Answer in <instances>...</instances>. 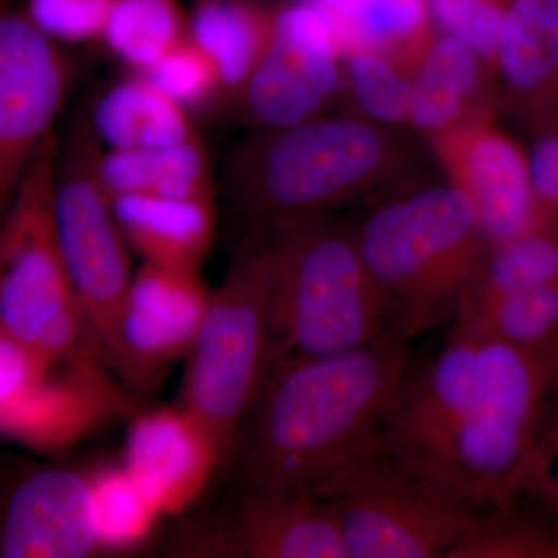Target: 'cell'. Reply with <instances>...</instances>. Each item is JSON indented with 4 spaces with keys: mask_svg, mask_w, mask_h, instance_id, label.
I'll use <instances>...</instances> for the list:
<instances>
[{
    "mask_svg": "<svg viewBox=\"0 0 558 558\" xmlns=\"http://www.w3.org/2000/svg\"><path fill=\"white\" fill-rule=\"evenodd\" d=\"M409 377L391 333L267 371L231 458L241 488L315 494L379 438Z\"/></svg>",
    "mask_w": 558,
    "mask_h": 558,
    "instance_id": "6da1fadb",
    "label": "cell"
},
{
    "mask_svg": "<svg viewBox=\"0 0 558 558\" xmlns=\"http://www.w3.org/2000/svg\"><path fill=\"white\" fill-rule=\"evenodd\" d=\"M355 234L385 329L407 344L453 323L488 248L473 202L459 185L381 205Z\"/></svg>",
    "mask_w": 558,
    "mask_h": 558,
    "instance_id": "7a4b0ae2",
    "label": "cell"
},
{
    "mask_svg": "<svg viewBox=\"0 0 558 558\" xmlns=\"http://www.w3.org/2000/svg\"><path fill=\"white\" fill-rule=\"evenodd\" d=\"M259 227L253 241L269 289L267 371L387 336L355 230L323 215L264 220Z\"/></svg>",
    "mask_w": 558,
    "mask_h": 558,
    "instance_id": "3957f363",
    "label": "cell"
},
{
    "mask_svg": "<svg viewBox=\"0 0 558 558\" xmlns=\"http://www.w3.org/2000/svg\"><path fill=\"white\" fill-rule=\"evenodd\" d=\"M475 337V377L436 481L470 508L481 510L523 497L556 398L558 343L519 348Z\"/></svg>",
    "mask_w": 558,
    "mask_h": 558,
    "instance_id": "277c9868",
    "label": "cell"
},
{
    "mask_svg": "<svg viewBox=\"0 0 558 558\" xmlns=\"http://www.w3.org/2000/svg\"><path fill=\"white\" fill-rule=\"evenodd\" d=\"M58 150L53 132L0 223V330L53 368L102 374L106 362L81 314L54 230Z\"/></svg>",
    "mask_w": 558,
    "mask_h": 558,
    "instance_id": "5b68a950",
    "label": "cell"
},
{
    "mask_svg": "<svg viewBox=\"0 0 558 558\" xmlns=\"http://www.w3.org/2000/svg\"><path fill=\"white\" fill-rule=\"evenodd\" d=\"M387 149L384 135L357 120L312 119L269 130L231 156L227 193L238 211L258 222L323 215L368 185Z\"/></svg>",
    "mask_w": 558,
    "mask_h": 558,
    "instance_id": "8992f818",
    "label": "cell"
},
{
    "mask_svg": "<svg viewBox=\"0 0 558 558\" xmlns=\"http://www.w3.org/2000/svg\"><path fill=\"white\" fill-rule=\"evenodd\" d=\"M266 267L255 241L231 260L185 357L179 405L208 433L222 462L231 461L269 362Z\"/></svg>",
    "mask_w": 558,
    "mask_h": 558,
    "instance_id": "52a82bcc",
    "label": "cell"
},
{
    "mask_svg": "<svg viewBox=\"0 0 558 558\" xmlns=\"http://www.w3.org/2000/svg\"><path fill=\"white\" fill-rule=\"evenodd\" d=\"M314 495L332 512L348 558H450L478 512L379 438Z\"/></svg>",
    "mask_w": 558,
    "mask_h": 558,
    "instance_id": "ba28073f",
    "label": "cell"
},
{
    "mask_svg": "<svg viewBox=\"0 0 558 558\" xmlns=\"http://www.w3.org/2000/svg\"><path fill=\"white\" fill-rule=\"evenodd\" d=\"M105 145L90 117H80L60 142L53 219L62 260L95 347L112 362L117 325L134 271L130 245L102 174Z\"/></svg>",
    "mask_w": 558,
    "mask_h": 558,
    "instance_id": "9c48e42d",
    "label": "cell"
},
{
    "mask_svg": "<svg viewBox=\"0 0 558 558\" xmlns=\"http://www.w3.org/2000/svg\"><path fill=\"white\" fill-rule=\"evenodd\" d=\"M72 70L24 14H0V223L68 98Z\"/></svg>",
    "mask_w": 558,
    "mask_h": 558,
    "instance_id": "30bf717a",
    "label": "cell"
},
{
    "mask_svg": "<svg viewBox=\"0 0 558 558\" xmlns=\"http://www.w3.org/2000/svg\"><path fill=\"white\" fill-rule=\"evenodd\" d=\"M341 50L336 25L314 0L282 11L269 46L240 90L248 116L267 130L315 119L339 86Z\"/></svg>",
    "mask_w": 558,
    "mask_h": 558,
    "instance_id": "8fae6325",
    "label": "cell"
},
{
    "mask_svg": "<svg viewBox=\"0 0 558 558\" xmlns=\"http://www.w3.org/2000/svg\"><path fill=\"white\" fill-rule=\"evenodd\" d=\"M209 293L201 271L143 263L120 312L110 368L132 388L156 385L172 363L189 354Z\"/></svg>",
    "mask_w": 558,
    "mask_h": 558,
    "instance_id": "7c38bea8",
    "label": "cell"
},
{
    "mask_svg": "<svg viewBox=\"0 0 558 558\" xmlns=\"http://www.w3.org/2000/svg\"><path fill=\"white\" fill-rule=\"evenodd\" d=\"M196 553L242 558H348L339 526L310 492L241 488L236 505Z\"/></svg>",
    "mask_w": 558,
    "mask_h": 558,
    "instance_id": "4fadbf2b",
    "label": "cell"
},
{
    "mask_svg": "<svg viewBox=\"0 0 558 558\" xmlns=\"http://www.w3.org/2000/svg\"><path fill=\"white\" fill-rule=\"evenodd\" d=\"M98 549L89 478L44 468L11 488L0 512V557L83 558Z\"/></svg>",
    "mask_w": 558,
    "mask_h": 558,
    "instance_id": "5bb4252c",
    "label": "cell"
},
{
    "mask_svg": "<svg viewBox=\"0 0 558 558\" xmlns=\"http://www.w3.org/2000/svg\"><path fill=\"white\" fill-rule=\"evenodd\" d=\"M208 433L179 403L131 422L123 465L165 513L189 508L222 465Z\"/></svg>",
    "mask_w": 558,
    "mask_h": 558,
    "instance_id": "9a60e30c",
    "label": "cell"
},
{
    "mask_svg": "<svg viewBox=\"0 0 558 558\" xmlns=\"http://www.w3.org/2000/svg\"><path fill=\"white\" fill-rule=\"evenodd\" d=\"M462 189L475 207L488 247L543 227L529 157L499 132H481L462 160Z\"/></svg>",
    "mask_w": 558,
    "mask_h": 558,
    "instance_id": "2e32d148",
    "label": "cell"
},
{
    "mask_svg": "<svg viewBox=\"0 0 558 558\" xmlns=\"http://www.w3.org/2000/svg\"><path fill=\"white\" fill-rule=\"evenodd\" d=\"M112 199L124 240L143 263L201 271L215 238V199L153 194Z\"/></svg>",
    "mask_w": 558,
    "mask_h": 558,
    "instance_id": "e0dca14e",
    "label": "cell"
},
{
    "mask_svg": "<svg viewBox=\"0 0 558 558\" xmlns=\"http://www.w3.org/2000/svg\"><path fill=\"white\" fill-rule=\"evenodd\" d=\"M89 117L106 149L161 148L199 140L186 109L142 73L113 84Z\"/></svg>",
    "mask_w": 558,
    "mask_h": 558,
    "instance_id": "ac0fdd59",
    "label": "cell"
},
{
    "mask_svg": "<svg viewBox=\"0 0 558 558\" xmlns=\"http://www.w3.org/2000/svg\"><path fill=\"white\" fill-rule=\"evenodd\" d=\"M102 174L110 194L215 199L211 163L201 140L161 148L106 149Z\"/></svg>",
    "mask_w": 558,
    "mask_h": 558,
    "instance_id": "d6986e66",
    "label": "cell"
},
{
    "mask_svg": "<svg viewBox=\"0 0 558 558\" xmlns=\"http://www.w3.org/2000/svg\"><path fill=\"white\" fill-rule=\"evenodd\" d=\"M274 24L236 0H201L190 38L218 70L220 89L240 92L270 43Z\"/></svg>",
    "mask_w": 558,
    "mask_h": 558,
    "instance_id": "ffe728a7",
    "label": "cell"
},
{
    "mask_svg": "<svg viewBox=\"0 0 558 558\" xmlns=\"http://www.w3.org/2000/svg\"><path fill=\"white\" fill-rule=\"evenodd\" d=\"M450 558H558V519L527 497L481 509Z\"/></svg>",
    "mask_w": 558,
    "mask_h": 558,
    "instance_id": "44dd1931",
    "label": "cell"
},
{
    "mask_svg": "<svg viewBox=\"0 0 558 558\" xmlns=\"http://www.w3.org/2000/svg\"><path fill=\"white\" fill-rule=\"evenodd\" d=\"M450 329L519 348L558 343V281L465 307Z\"/></svg>",
    "mask_w": 558,
    "mask_h": 558,
    "instance_id": "7402d4cb",
    "label": "cell"
},
{
    "mask_svg": "<svg viewBox=\"0 0 558 558\" xmlns=\"http://www.w3.org/2000/svg\"><path fill=\"white\" fill-rule=\"evenodd\" d=\"M557 281L558 230L535 227L487 248L478 277L461 311Z\"/></svg>",
    "mask_w": 558,
    "mask_h": 558,
    "instance_id": "603a6c76",
    "label": "cell"
},
{
    "mask_svg": "<svg viewBox=\"0 0 558 558\" xmlns=\"http://www.w3.org/2000/svg\"><path fill=\"white\" fill-rule=\"evenodd\" d=\"M478 54L461 40L439 39L411 81L409 117L422 130H440L458 116L478 83Z\"/></svg>",
    "mask_w": 558,
    "mask_h": 558,
    "instance_id": "cb8c5ba5",
    "label": "cell"
},
{
    "mask_svg": "<svg viewBox=\"0 0 558 558\" xmlns=\"http://www.w3.org/2000/svg\"><path fill=\"white\" fill-rule=\"evenodd\" d=\"M189 35L174 0H113L101 38L124 64L143 73Z\"/></svg>",
    "mask_w": 558,
    "mask_h": 558,
    "instance_id": "d4e9b609",
    "label": "cell"
},
{
    "mask_svg": "<svg viewBox=\"0 0 558 558\" xmlns=\"http://www.w3.org/2000/svg\"><path fill=\"white\" fill-rule=\"evenodd\" d=\"M497 57L502 75L515 90L535 92L558 76V53L543 24L542 0H510Z\"/></svg>",
    "mask_w": 558,
    "mask_h": 558,
    "instance_id": "484cf974",
    "label": "cell"
},
{
    "mask_svg": "<svg viewBox=\"0 0 558 558\" xmlns=\"http://www.w3.org/2000/svg\"><path fill=\"white\" fill-rule=\"evenodd\" d=\"M89 480L101 549L131 548L148 537L160 510L123 464L102 469Z\"/></svg>",
    "mask_w": 558,
    "mask_h": 558,
    "instance_id": "4316f807",
    "label": "cell"
},
{
    "mask_svg": "<svg viewBox=\"0 0 558 558\" xmlns=\"http://www.w3.org/2000/svg\"><path fill=\"white\" fill-rule=\"evenodd\" d=\"M339 32L343 50H373L414 35L427 16L425 0H314Z\"/></svg>",
    "mask_w": 558,
    "mask_h": 558,
    "instance_id": "83f0119b",
    "label": "cell"
},
{
    "mask_svg": "<svg viewBox=\"0 0 558 558\" xmlns=\"http://www.w3.org/2000/svg\"><path fill=\"white\" fill-rule=\"evenodd\" d=\"M142 75L185 109L207 102L220 90L218 70L190 35Z\"/></svg>",
    "mask_w": 558,
    "mask_h": 558,
    "instance_id": "f1b7e54d",
    "label": "cell"
},
{
    "mask_svg": "<svg viewBox=\"0 0 558 558\" xmlns=\"http://www.w3.org/2000/svg\"><path fill=\"white\" fill-rule=\"evenodd\" d=\"M349 75L359 105L374 120L396 123L409 116L411 81L403 80L379 54L354 51Z\"/></svg>",
    "mask_w": 558,
    "mask_h": 558,
    "instance_id": "f546056e",
    "label": "cell"
},
{
    "mask_svg": "<svg viewBox=\"0 0 558 558\" xmlns=\"http://www.w3.org/2000/svg\"><path fill=\"white\" fill-rule=\"evenodd\" d=\"M53 371L57 368L46 360L0 330V435H7L28 400Z\"/></svg>",
    "mask_w": 558,
    "mask_h": 558,
    "instance_id": "4dcf8cb0",
    "label": "cell"
},
{
    "mask_svg": "<svg viewBox=\"0 0 558 558\" xmlns=\"http://www.w3.org/2000/svg\"><path fill=\"white\" fill-rule=\"evenodd\" d=\"M436 24L478 57L497 54L505 10L490 0H425Z\"/></svg>",
    "mask_w": 558,
    "mask_h": 558,
    "instance_id": "1f68e13d",
    "label": "cell"
},
{
    "mask_svg": "<svg viewBox=\"0 0 558 558\" xmlns=\"http://www.w3.org/2000/svg\"><path fill=\"white\" fill-rule=\"evenodd\" d=\"M113 0H31L28 17L51 39L102 36Z\"/></svg>",
    "mask_w": 558,
    "mask_h": 558,
    "instance_id": "d6a6232c",
    "label": "cell"
},
{
    "mask_svg": "<svg viewBox=\"0 0 558 558\" xmlns=\"http://www.w3.org/2000/svg\"><path fill=\"white\" fill-rule=\"evenodd\" d=\"M523 497L534 499L558 519V388L529 468Z\"/></svg>",
    "mask_w": 558,
    "mask_h": 558,
    "instance_id": "836d02e7",
    "label": "cell"
}]
</instances>
